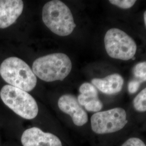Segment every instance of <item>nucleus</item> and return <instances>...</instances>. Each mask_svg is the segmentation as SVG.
Returning a JSON list of instances; mask_svg holds the SVG:
<instances>
[{"instance_id": "obj_6", "label": "nucleus", "mask_w": 146, "mask_h": 146, "mask_svg": "<svg viewBox=\"0 0 146 146\" xmlns=\"http://www.w3.org/2000/svg\"><path fill=\"white\" fill-rule=\"evenodd\" d=\"M92 131L98 134L113 133L123 129L127 123L125 110L117 107L95 113L90 119Z\"/></svg>"}, {"instance_id": "obj_3", "label": "nucleus", "mask_w": 146, "mask_h": 146, "mask_svg": "<svg viewBox=\"0 0 146 146\" xmlns=\"http://www.w3.org/2000/svg\"><path fill=\"white\" fill-rule=\"evenodd\" d=\"M0 75L11 86L27 92H31L36 86V77L31 67L16 57L7 58L2 62Z\"/></svg>"}, {"instance_id": "obj_1", "label": "nucleus", "mask_w": 146, "mask_h": 146, "mask_svg": "<svg viewBox=\"0 0 146 146\" xmlns=\"http://www.w3.org/2000/svg\"><path fill=\"white\" fill-rule=\"evenodd\" d=\"M33 72L40 79L46 82L62 81L72 69V63L63 53H54L36 58L33 64Z\"/></svg>"}, {"instance_id": "obj_7", "label": "nucleus", "mask_w": 146, "mask_h": 146, "mask_svg": "<svg viewBox=\"0 0 146 146\" xmlns=\"http://www.w3.org/2000/svg\"><path fill=\"white\" fill-rule=\"evenodd\" d=\"M58 104L60 110L70 116L75 125L81 127L87 123L88 116L87 112L73 95H63L58 100Z\"/></svg>"}, {"instance_id": "obj_2", "label": "nucleus", "mask_w": 146, "mask_h": 146, "mask_svg": "<svg viewBox=\"0 0 146 146\" xmlns=\"http://www.w3.org/2000/svg\"><path fill=\"white\" fill-rule=\"evenodd\" d=\"M42 20L52 33L60 36L70 35L76 27L70 9L59 0L50 1L44 5Z\"/></svg>"}, {"instance_id": "obj_14", "label": "nucleus", "mask_w": 146, "mask_h": 146, "mask_svg": "<svg viewBox=\"0 0 146 146\" xmlns=\"http://www.w3.org/2000/svg\"><path fill=\"white\" fill-rule=\"evenodd\" d=\"M110 3L122 9H129L135 5V0H110Z\"/></svg>"}, {"instance_id": "obj_13", "label": "nucleus", "mask_w": 146, "mask_h": 146, "mask_svg": "<svg viewBox=\"0 0 146 146\" xmlns=\"http://www.w3.org/2000/svg\"><path fill=\"white\" fill-rule=\"evenodd\" d=\"M133 73V78L139 83L146 81V62L138 63L134 67Z\"/></svg>"}, {"instance_id": "obj_12", "label": "nucleus", "mask_w": 146, "mask_h": 146, "mask_svg": "<svg viewBox=\"0 0 146 146\" xmlns=\"http://www.w3.org/2000/svg\"><path fill=\"white\" fill-rule=\"evenodd\" d=\"M133 104L136 111L140 113L146 111V88L136 96Z\"/></svg>"}, {"instance_id": "obj_4", "label": "nucleus", "mask_w": 146, "mask_h": 146, "mask_svg": "<svg viewBox=\"0 0 146 146\" xmlns=\"http://www.w3.org/2000/svg\"><path fill=\"white\" fill-rule=\"evenodd\" d=\"M0 97L8 108L25 119H34L38 114L36 101L31 94L22 89L5 85L0 91Z\"/></svg>"}, {"instance_id": "obj_9", "label": "nucleus", "mask_w": 146, "mask_h": 146, "mask_svg": "<svg viewBox=\"0 0 146 146\" xmlns=\"http://www.w3.org/2000/svg\"><path fill=\"white\" fill-rule=\"evenodd\" d=\"M24 8L21 0H0V28H8L15 22Z\"/></svg>"}, {"instance_id": "obj_8", "label": "nucleus", "mask_w": 146, "mask_h": 146, "mask_svg": "<svg viewBox=\"0 0 146 146\" xmlns=\"http://www.w3.org/2000/svg\"><path fill=\"white\" fill-rule=\"evenodd\" d=\"M21 141L23 146H62L57 136L35 127L23 131Z\"/></svg>"}, {"instance_id": "obj_10", "label": "nucleus", "mask_w": 146, "mask_h": 146, "mask_svg": "<svg viewBox=\"0 0 146 146\" xmlns=\"http://www.w3.org/2000/svg\"><path fill=\"white\" fill-rule=\"evenodd\" d=\"M78 97L79 104L90 112H99L103 108V104L99 98L97 88L92 84L86 82L79 88Z\"/></svg>"}, {"instance_id": "obj_17", "label": "nucleus", "mask_w": 146, "mask_h": 146, "mask_svg": "<svg viewBox=\"0 0 146 146\" xmlns=\"http://www.w3.org/2000/svg\"><path fill=\"white\" fill-rule=\"evenodd\" d=\"M143 19H144V22H145V26L146 27V11H145L144 14H143Z\"/></svg>"}, {"instance_id": "obj_15", "label": "nucleus", "mask_w": 146, "mask_h": 146, "mask_svg": "<svg viewBox=\"0 0 146 146\" xmlns=\"http://www.w3.org/2000/svg\"><path fill=\"white\" fill-rule=\"evenodd\" d=\"M121 146H146L144 142L137 137H131L125 142Z\"/></svg>"}, {"instance_id": "obj_11", "label": "nucleus", "mask_w": 146, "mask_h": 146, "mask_svg": "<svg viewBox=\"0 0 146 146\" xmlns=\"http://www.w3.org/2000/svg\"><path fill=\"white\" fill-rule=\"evenodd\" d=\"M123 83V78L119 74H113L104 78H95L92 80V84L97 89L107 95H114L120 92Z\"/></svg>"}, {"instance_id": "obj_16", "label": "nucleus", "mask_w": 146, "mask_h": 146, "mask_svg": "<svg viewBox=\"0 0 146 146\" xmlns=\"http://www.w3.org/2000/svg\"><path fill=\"white\" fill-rule=\"evenodd\" d=\"M141 84L133 79L131 80L128 84V90L129 93L134 94L138 90Z\"/></svg>"}, {"instance_id": "obj_5", "label": "nucleus", "mask_w": 146, "mask_h": 146, "mask_svg": "<svg viewBox=\"0 0 146 146\" xmlns=\"http://www.w3.org/2000/svg\"><path fill=\"white\" fill-rule=\"evenodd\" d=\"M104 42L106 52L110 58L128 61L135 55L137 46L135 41L120 29H109L106 33Z\"/></svg>"}]
</instances>
